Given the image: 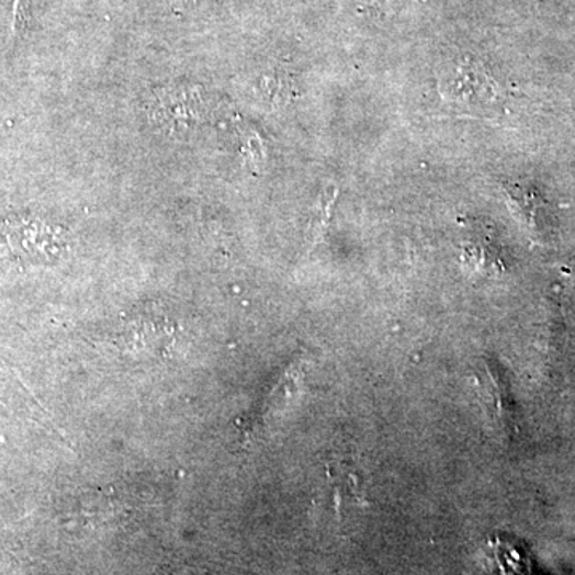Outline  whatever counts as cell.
<instances>
[{
    "mask_svg": "<svg viewBox=\"0 0 575 575\" xmlns=\"http://www.w3.org/2000/svg\"><path fill=\"white\" fill-rule=\"evenodd\" d=\"M212 2H216V0H170L171 7L177 12H189V10L199 9V7Z\"/></svg>",
    "mask_w": 575,
    "mask_h": 575,
    "instance_id": "52a82bcc",
    "label": "cell"
},
{
    "mask_svg": "<svg viewBox=\"0 0 575 575\" xmlns=\"http://www.w3.org/2000/svg\"><path fill=\"white\" fill-rule=\"evenodd\" d=\"M336 198H338V188L336 185H328L314 208L311 212V219L307 224V238L312 245L317 244L318 238L324 234L326 224H328L329 217H331L332 206H335Z\"/></svg>",
    "mask_w": 575,
    "mask_h": 575,
    "instance_id": "277c9868",
    "label": "cell"
},
{
    "mask_svg": "<svg viewBox=\"0 0 575 575\" xmlns=\"http://www.w3.org/2000/svg\"><path fill=\"white\" fill-rule=\"evenodd\" d=\"M146 108L153 125L165 135L189 136L208 121L212 98L203 87L177 83L150 91Z\"/></svg>",
    "mask_w": 575,
    "mask_h": 575,
    "instance_id": "7a4b0ae2",
    "label": "cell"
},
{
    "mask_svg": "<svg viewBox=\"0 0 575 575\" xmlns=\"http://www.w3.org/2000/svg\"><path fill=\"white\" fill-rule=\"evenodd\" d=\"M0 237L13 261L23 266H52L71 251V235L65 227L34 215L9 217Z\"/></svg>",
    "mask_w": 575,
    "mask_h": 575,
    "instance_id": "6da1fadb",
    "label": "cell"
},
{
    "mask_svg": "<svg viewBox=\"0 0 575 575\" xmlns=\"http://www.w3.org/2000/svg\"><path fill=\"white\" fill-rule=\"evenodd\" d=\"M235 128H237L238 136L241 139V150H244L245 160L256 170L264 162V144H262L258 133L250 128V125L245 124V122H237Z\"/></svg>",
    "mask_w": 575,
    "mask_h": 575,
    "instance_id": "5b68a950",
    "label": "cell"
},
{
    "mask_svg": "<svg viewBox=\"0 0 575 575\" xmlns=\"http://www.w3.org/2000/svg\"><path fill=\"white\" fill-rule=\"evenodd\" d=\"M480 387H482L487 419L496 422L497 426H500V429H507L508 411L507 406H505L503 384H500V381L497 382L496 374L487 363L480 373Z\"/></svg>",
    "mask_w": 575,
    "mask_h": 575,
    "instance_id": "3957f363",
    "label": "cell"
},
{
    "mask_svg": "<svg viewBox=\"0 0 575 575\" xmlns=\"http://www.w3.org/2000/svg\"><path fill=\"white\" fill-rule=\"evenodd\" d=\"M34 3L36 0H13L12 24H10L13 34H19L27 26L33 15Z\"/></svg>",
    "mask_w": 575,
    "mask_h": 575,
    "instance_id": "8992f818",
    "label": "cell"
}]
</instances>
